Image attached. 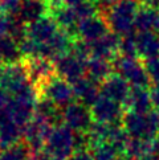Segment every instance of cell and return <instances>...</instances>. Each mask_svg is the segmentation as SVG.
I'll return each instance as SVG.
<instances>
[{"label": "cell", "mask_w": 159, "mask_h": 160, "mask_svg": "<svg viewBox=\"0 0 159 160\" xmlns=\"http://www.w3.org/2000/svg\"><path fill=\"white\" fill-rule=\"evenodd\" d=\"M141 8L138 0H117L105 19L110 32L118 36H125L135 31V16Z\"/></svg>", "instance_id": "obj_1"}, {"label": "cell", "mask_w": 159, "mask_h": 160, "mask_svg": "<svg viewBox=\"0 0 159 160\" xmlns=\"http://www.w3.org/2000/svg\"><path fill=\"white\" fill-rule=\"evenodd\" d=\"M121 123L130 138L152 140L159 132V112L155 108L147 114L126 111Z\"/></svg>", "instance_id": "obj_2"}, {"label": "cell", "mask_w": 159, "mask_h": 160, "mask_svg": "<svg viewBox=\"0 0 159 160\" xmlns=\"http://www.w3.org/2000/svg\"><path fill=\"white\" fill-rule=\"evenodd\" d=\"M44 151L50 160H68L76 152V132L64 124L52 127Z\"/></svg>", "instance_id": "obj_3"}, {"label": "cell", "mask_w": 159, "mask_h": 160, "mask_svg": "<svg viewBox=\"0 0 159 160\" xmlns=\"http://www.w3.org/2000/svg\"><path fill=\"white\" fill-rule=\"evenodd\" d=\"M111 64L115 74L127 81L131 88H147L151 83L145 64H142L137 57L118 56Z\"/></svg>", "instance_id": "obj_4"}, {"label": "cell", "mask_w": 159, "mask_h": 160, "mask_svg": "<svg viewBox=\"0 0 159 160\" xmlns=\"http://www.w3.org/2000/svg\"><path fill=\"white\" fill-rule=\"evenodd\" d=\"M37 91H38V97H43V98L52 101L60 108L69 106L76 99L72 83H69L59 76L49 79Z\"/></svg>", "instance_id": "obj_5"}, {"label": "cell", "mask_w": 159, "mask_h": 160, "mask_svg": "<svg viewBox=\"0 0 159 160\" xmlns=\"http://www.w3.org/2000/svg\"><path fill=\"white\" fill-rule=\"evenodd\" d=\"M0 86L7 91L9 97H13L28 88L35 86V85L28 78L25 66L23 64V61H20L16 64L5 65L4 74L0 79Z\"/></svg>", "instance_id": "obj_6"}, {"label": "cell", "mask_w": 159, "mask_h": 160, "mask_svg": "<svg viewBox=\"0 0 159 160\" xmlns=\"http://www.w3.org/2000/svg\"><path fill=\"white\" fill-rule=\"evenodd\" d=\"M50 130H52V126L35 117L31 122H28L24 126V128H23V142L29 148L31 153H38L44 151Z\"/></svg>", "instance_id": "obj_7"}, {"label": "cell", "mask_w": 159, "mask_h": 160, "mask_svg": "<svg viewBox=\"0 0 159 160\" xmlns=\"http://www.w3.org/2000/svg\"><path fill=\"white\" fill-rule=\"evenodd\" d=\"M93 122L90 108L78 102L62 108V124L74 132H88Z\"/></svg>", "instance_id": "obj_8"}, {"label": "cell", "mask_w": 159, "mask_h": 160, "mask_svg": "<svg viewBox=\"0 0 159 160\" xmlns=\"http://www.w3.org/2000/svg\"><path fill=\"white\" fill-rule=\"evenodd\" d=\"M23 64L25 66V70L28 74V78L35 85L38 90L44 83H47L49 79L56 77V68L54 62L41 58V57H35V58H24Z\"/></svg>", "instance_id": "obj_9"}, {"label": "cell", "mask_w": 159, "mask_h": 160, "mask_svg": "<svg viewBox=\"0 0 159 160\" xmlns=\"http://www.w3.org/2000/svg\"><path fill=\"white\" fill-rule=\"evenodd\" d=\"M53 62L56 68V74L69 83L76 82L77 79L86 76V61L81 60L72 52L59 57Z\"/></svg>", "instance_id": "obj_10"}, {"label": "cell", "mask_w": 159, "mask_h": 160, "mask_svg": "<svg viewBox=\"0 0 159 160\" xmlns=\"http://www.w3.org/2000/svg\"><path fill=\"white\" fill-rule=\"evenodd\" d=\"M94 122L100 123H121L123 114L126 112L125 106L118 102L101 95L97 102L90 108Z\"/></svg>", "instance_id": "obj_11"}, {"label": "cell", "mask_w": 159, "mask_h": 160, "mask_svg": "<svg viewBox=\"0 0 159 160\" xmlns=\"http://www.w3.org/2000/svg\"><path fill=\"white\" fill-rule=\"evenodd\" d=\"M110 32L107 21L104 16L94 15L92 18L84 19L77 25V38L86 42H94Z\"/></svg>", "instance_id": "obj_12"}, {"label": "cell", "mask_w": 159, "mask_h": 160, "mask_svg": "<svg viewBox=\"0 0 159 160\" xmlns=\"http://www.w3.org/2000/svg\"><path fill=\"white\" fill-rule=\"evenodd\" d=\"M100 88H101V95L126 106L130 91H131V86H130L129 82L125 81L121 76L113 74L106 81L101 83Z\"/></svg>", "instance_id": "obj_13"}, {"label": "cell", "mask_w": 159, "mask_h": 160, "mask_svg": "<svg viewBox=\"0 0 159 160\" xmlns=\"http://www.w3.org/2000/svg\"><path fill=\"white\" fill-rule=\"evenodd\" d=\"M59 29L60 28L52 16L48 15L27 25V37L37 44H47L53 38Z\"/></svg>", "instance_id": "obj_14"}, {"label": "cell", "mask_w": 159, "mask_h": 160, "mask_svg": "<svg viewBox=\"0 0 159 160\" xmlns=\"http://www.w3.org/2000/svg\"><path fill=\"white\" fill-rule=\"evenodd\" d=\"M119 42H121V36L109 32L97 41L89 42L92 57H100L113 62L119 56Z\"/></svg>", "instance_id": "obj_15"}, {"label": "cell", "mask_w": 159, "mask_h": 160, "mask_svg": "<svg viewBox=\"0 0 159 160\" xmlns=\"http://www.w3.org/2000/svg\"><path fill=\"white\" fill-rule=\"evenodd\" d=\"M72 86H73V91H74L76 101L89 108H92V106L101 97V88H100L101 85L92 81L86 76L77 79L76 82H73Z\"/></svg>", "instance_id": "obj_16"}, {"label": "cell", "mask_w": 159, "mask_h": 160, "mask_svg": "<svg viewBox=\"0 0 159 160\" xmlns=\"http://www.w3.org/2000/svg\"><path fill=\"white\" fill-rule=\"evenodd\" d=\"M23 140V128L11 119L4 111L0 115V150L12 147Z\"/></svg>", "instance_id": "obj_17"}, {"label": "cell", "mask_w": 159, "mask_h": 160, "mask_svg": "<svg viewBox=\"0 0 159 160\" xmlns=\"http://www.w3.org/2000/svg\"><path fill=\"white\" fill-rule=\"evenodd\" d=\"M125 108H127V111H133L137 114H147L152 111L154 105L151 101L150 90L147 88H131Z\"/></svg>", "instance_id": "obj_18"}, {"label": "cell", "mask_w": 159, "mask_h": 160, "mask_svg": "<svg viewBox=\"0 0 159 160\" xmlns=\"http://www.w3.org/2000/svg\"><path fill=\"white\" fill-rule=\"evenodd\" d=\"M48 15H50V9L47 0H23V4L18 13V16L27 25Z\"/></svg>", "instance_id": "obj_19"}, {"label": "cell", "mask_w": 159, "mask_h": 160, "mask_svg": "<svg viewBox=\"0 0 159 160\" xmlns=\"http://www.w3.org/2000/svg\"><path fill=\"white\" fill-rule=\"evenodd\" d=\"M35 118L47 122L52 127L62 124V108L43 97H38L35 106Z\"/></svg>", "instance_id": "obj_20"}, {"label": "cell", "mask_w": 159, "mask_h": 160, "mask_svg": "<svg viewBox=\"0 0 159 160\" xmlns=\"http://www.w3.org/2000/svg\"><path fill=\"white\" fill-rule=\"evenodd\" d=\"M138 57L146 60L159 57V33L138 32L137 33Z\"/></svg>", "instance_id": "obj_21"}, {"label": "cell", "mask_w": 159, "mask_h": 160, "mask_svg": "<svg viewBox=\"0 0 159 160\" xmlns=\"http://www.w3.org/2000/svg\"><path fill=\"white\" fill-rule=\"evenodd\" d=\"M113 72L114 69H113L111 61L100 58V57H90L86 61V77L100 85L113 76Z\"/></svg>", "instance_id": "obj_22"}, {"label": "cell", "mask_w": 159, "mask_h": 160, "mask_svg": "<svg viewBox=\"0 0 159 160\" xmlns=\"http://www.w3.org/2000/svg\"><path fill=\"white\" fill-rule=\"evenodd\" d=\"M135 31L159 33V11L141 5L135 16Z\"/></svg>", "instance_id": "obj_23"}, {"label": "cell", "mask_w": 159, "mask_h": 160, "mask_svg": "<svg viewBox=\"0 0 159 160\" xmlns=\"http://www.w3.org/2000/svg\"><path fill=\"white\" fill-rule=\"evenodd\" d=\"M23 58L20 44L9 35L0 37V61L5 65L16 64Z\"/></svg>", "instance_id": "obj_24"}, {"label": "cell", "mask_w": 159, "mask_h": 160, "mask_svg": "<svg viewBox=\"0 0 159 160\" xmlns=\"http://www.w3.org/2000/svg\"><path fill=\"white\" fill-rule=\"evenodd\" d=\"M89 152L92 153L94 160H115L119 155H122L118 148L110 142H102L90 146Z\"/></svg>", "instance_id": "obj_25"}, {"label": "cell", "mask_w": 159, "mask_h": 160, "mask_svg": "<svg viewBox=\"0 0 159 160\" xmlns=\"http://www.w3.org/2000/svg\"><path fill=\"white\" fill-rule=\"evenodd\" d=\"M29 156L31 151L23 140L12 147L0 150V160H28Z\"/></svg>", "instance_id": "obj_26"}, {"label": "cell", "mask_w": 159, "mask_h": 160, "mask_svg": "<svg viewBox=\"0 0 159 160\" xmlns=\"http://www.w3.org/2000/svg\"><path fill=\"white\" fill-rule=\"evenodd\" d=\"M119 56L125 57H138L137 50V33H129V35L121 36L119 42Z\"/></svg>", "instance_id": "obj_27"}, {"label": "cell", "mask_w": 159, "mask_h": 160, "mask_svg": "<svg viewBox=\"0 0 159 160\" xmlns=\"http://www.w3.org/2000/svg\"><path fill=\"white\" fill-rule=\"evenodd\" d=\"M74 9H76V13L78 16L80 21L84 20V19L92 18V16H94V15H98L97 7H95L93 3H90L89 0H88V2H85V3H81V4L76 5Z\"/></svg>", "instance_id": "obj_28"}, {"label": "cell", "mask_w": 159, "mask_h": 160, "mask_svg": "<svg viewBox=\"0 0 159 160\" xmlns=\"http://www.w3.org/2000/svg\"><path fill=\"white\" fill-rule=\"evenodd\" d=\"M145 68H146L147 74H149V78H150L151 83L159 85V57L146 60L145 61Z\"/></svg>", "instance_id": "obj_29"}, {"label": "cell", "mask_w": 159, "mask_h": 160, "mask_svg": "<svg viewBox=\"0 0 159 160\" xmlns=\"http://www.w3.org/2000/svg\"><path fill=\"white\" fill-rule=\"evenodd\" d=\"M2 2L8 15H18L23 4V0H2Z\"/></svg>", "instance_id": "obj_30"}, {"label": "cell", "mask_w": 159, "mask_h": 160, "mask_svg": "<svg viewBox=\"0 0 159 160\" xmlns=\"http://www.w3.org/2000/svg\"><path fill=\"white\" fill-rule=\"evenodd\" d=\"M11 28V15L0 16V37L7 36Z\"/></svg>", "instance_id": "obj_31"}, {"label": "cell", "mask_w": 159, "mask_h": 160, "mask_svg": "<svg viewBox=\"0 0 159 160\" xmlns=\"http://www.w3.org/2000/svg\"><path fill=\"white\" fill-rule=\"evenodd\" d=\"M150 95H151L152 105H154L155 110L159 112V85H154L150 89Z\"/></svg>", "instance_id": "obj_32"}, {"label": "cell", "mask_w": 159, "mask_h": 160, "mask_svg": "<svg viewBox=\"0 0 159 160\" xmlns=\"http://www.w3.org/2000/svg\"><path fill=\"white\" fill-rule=\"evenodd\" d=\"M68 160H94L89 151H77Z\"/></svg>", "instance_id": "obj_33"}, {"label": "cell", "mask_w": 159, "mask_h": 160, "mask_svg": "<svg viewBox=\"0 0 159 160\" xmlns=\"http://www.w3.org/2000/svg\"><path fill=\"white\" fill-rule=\"evenodd\" d=\"M9 98H11L9 94L0 86V108H4L5 106H7V103L9 102Z\"/></svg>", "instance_id": "obj_34"}, {"label": "cell", "mask_w": 159, "mask_h": 160, "mask_svg": "<svg viewBox=\"0 0 159 160\" xmlns=\"http://www.w3.org/2000/svg\"><path fill=\"white\" fill-rule=\"evenodd\" d=\"M138 2L143 7H149V8L159 11V0H138Z\"/></svg>", "instance_id": "obj_35"}, {"label": "cell", "mask_w": 159, "mask_h": 160, "mask_svg": "<svg viewBox=\"0 0 159 160\" xmlns=\"http://www.w3.org/2000/svg\"><path fill=\"white\" fill-rule=\"evenodd\" d=\"M28 160H50V158L48 156V153L45 151H41L38 153H31V156L28 158Z\"/></svg>", "instance_id": "obj_36"}, {"label": "cell", "mask_w": 159, "mask_h": 160, "mask_svg": "<svg viewBox=\"0 0 159 160\" xmlns=\"http://www.w3.org/2000/svg\"><path fill=\"white\" fill-rule=\"evenodd\" d=\"M65 2V5H70V7H76V5L81 4V3H85L88 0H64Z\"/></svg>", "instance_id": "obj_37"}, {"label": "cell", "mask_w": 159, "mask_h": 160, "mask_svg": "<svg viewBox=\"0 0 159 160\" xmlns=\"http://www.w3.org/2000/svg\"><path fill=\"white\" fill-rule=\"evenodd\" d=\"M139 160H159V155H155V153H150V155H146Z\"/></svg>", "instance_id": "obj_38"}, {"label": "cell", "mask_w": 159, "mask_h": 160, "mask_svg": "<svg viewBox=\"0 0 159 160\" xmlns=\"http://www.w3.org/2000/svg\"><path fill=\"white\" fill-rule=\"evenodd\" d=\"M4 15H8V13H7V11H5V8H4L3 2L0 0V16H4Z\"/></svg>", "instance_id": "obj_39"}, {"label": "cell", "mask_w": 159, "mask_h": 160, "mask_svg": "<svg viewBox=\"0 0 159 160\" xmlns=\"http://www.w3.org/2000/svg\"><path fill=\"white\" fill-rule=\"evenodd\" d=\"M4 70H5V64H3V62L0 61V79H2V77H3Z\"/></svg>", "instance_id": "obj_40"}, {"label": "cell", "mask_w": 159, "mask_h": 160, "mask_svg": "<svg viewBox=\"0 0 159 160\" xmlns=\"http://www.w3.org/2000/svg\"><path fill=\"white\" fill-rule=\"evenodd\" d=\"M115 160H131V159H130V158H127L126 155H119Z\"/></svg>", "instance_id": "obj_41"}, {"label": "cell", "mask_w": 159, "mask_h": 160, "mask_svg": "<svg viewBox=\"0 0 159 160\" xmlns=\"http://www.w3.org/2000/svg\"><path fill=\"white\" fill-rule=\"evenodd\" d=\"M89 2H90V3H93V4L95 5V7H97V5H98V4L102 2V0H89Z\"/></svg>", "instance_id": "obj_42"}, {"label": "cell", "mask_w": 159, "mask_h": 160, "mask_svg": "<svg viewBox=\"0 0 159 160\" xmlns=\"http://www.w3.org/2000/svg\"><path fill=\"white\" fill-rule=\"evenodd\" d=\"M156 139H158V140H159V132H158V136H156Z\"/></svg>", "instance_id": "obj_43"}]
</instances>
